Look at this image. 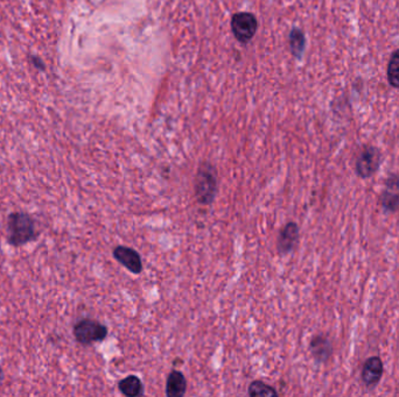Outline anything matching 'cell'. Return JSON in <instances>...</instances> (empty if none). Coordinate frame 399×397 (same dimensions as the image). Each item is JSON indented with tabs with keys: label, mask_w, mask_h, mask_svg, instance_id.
Instances as JSON below:
<instances>
[{
	"label": "cell",
	"mask_w": 399,
	"mask_h": 397,
	"mask_svg": "<svg viewBox=\"0 0 399 397\" xmlns=\"http://www.w3.org/2000/svg\"><path fill=\"white\" fill-rule=\"evenodd\" d=\"M195 197L202 205H209L214 202L218 195V173L214 166L209 162H202L195 176Z\"/></svg>",
	"instance_id": "obj_2"
},
{
	"label": "cell",
	"mask_w": 399,
	"mask_h": 397,
	"mask_svg": "<svg viewBox=\"0 0 399 397\" xmlns=\"http://www.w3.org/2000/svg\"><path fill=\"white\" fill-rule=\"evenodd\" d=\"M7 241L14 248L24 246L37 237L35 221L26 212H13L7 219Z\"/></svg>",
	"instance_id": "obj_1"
},
{
	"label": "cell",
	"mask_w": 399,
	"mask_h": 397,
	"mask_svg": "<svg viewBox=\"0 0 399 397\" xmlns=\"http://www.w3.org/2000/svg\"><path fill=\"white\" fill-rule=\"evenodd\" d=\"M118 388L121 394L128 397H139L144 395V384L141 382L139 377L136 375H129V377L121 379L118 382Z\"/></svg>",
	"instance_id": "obj_12"
},
{
	"label": "cell",
	"mask_w": 399,
	"mask_h": 397,
	"mask_svg": "<svg viewBox=\"0 0 399 397\" xmlns=\"http://www.w3.org/2000/svg\"><path fill=\"white\" fill-rule=\"evenodd\" d=\"M187 391V381L180 371H172L168 374L166 382V395L168 397L185 396Z\"/></svg>",
	"instance_id": "obj_11"
},
{
	"label": "cell",
	"mask_w": 399,
	"mask_h": 397,
	"mask_svg": "<svg viewBox=\"0 0 399 397\" xmlns=\"http://www.w3.org/2000/svg\"><path fill=\"white\" fill-rule=\"evenodd\" d=\"M32 62H33L34 67L37 69H40V71H44V63L41 60L40 57H32Z\"/></svg>",
	"instance_id": "obj_16"
},
{
	"label": "cell",
	"mask_w": 399,
	"mask_h": 397,
	"mask_svg": "<svg viewBox=\"0 0 399 397\" xmlns=\"http://www.w3.org/2000/svg\"><path fill=\"white\" fill-rule=\"evenodd\" d=\"M309 350L318 362H326L332 357L333 346L328 338L321 334L314 336L309 343Z\"/></svg>",
	"instance_id": "obj_10"
},
{
	"label": "cell",
	"mask_w": 399,
	"mask_h": 397,
	"mask_svg": "<svg viewBox=\"0 0 399 397\" xmlns=\"http://www.w3.org/2000/svg\"><path fill=\"white\" fill-rule=\"evenodd\" d=\"M381 205L388 212H396L399 209V174L390 173L384 181V187L379 198Z\"/></svg>",
	"instance_id": "obj_6"
},
{
	"label": "cell",
	"mask_w": 399,
	"mask_h": 397,
	"mask_svg": "<svg viewBox=\"0 0 399 397\" xmlns=\"http://www.w3.org/2000/svg\"><path fill=\"white\" fill-rule=\"evenodd\" d=\"M290 44H291V49H292L293 55L295 57H302L304 50L306 47V39L305 35L302 33L300 30H292L291 33V40H290Z\"/></svg>",
	"instance_id": "obj_15"
},
{
	"label": "cell",
	"mask_w": 399,
	"mask_h": 397,
	"mask_svg": "<svg viewBox=\"0 0 399 397\" xmlns=\"http://www.w3.org/2000/svg\"><path fill=\"white\" fill-rule=\"evenodd\" d=\"M384 374V364L379 357H370L364 361L361 379L367 387H375L382 380Z\"/></svg>",
	"instance_id": "obj_9"
},
{
	"label": "cell",
	"mask_w": 399,
	"mask_h": 397,
	"mask_svg": "<svg viewBox=\"0 0 399 397\" xmlns=\"http://www.w3.org/2000/svg\"><path fill=\"white\" fill-rule=\"evenodd\" d=\"M114 260L118 261L123 267L131 273L141 274L143 271V260L141 254L128 246H117L112 252Z\"/></svg>",
	"instance_id": "obj_7"
},
{
	"label": "cell",
	"mask_w": 399,
	"mask_h": 397,
	"mask_svg": "<svg viewBox=\"0 0 399 397\" xmlns=\"http://www.w3.org/2000/svg\"><path fill=\"white\" fill-rule=\"evenodd\" d=\"M74 337L84 346L101 343L107 337V327L95 319L83 318L75 324Z\"/></svg>",
	"instance_id": "obj_3"
},
{
	"label": "cell",
	"mask_w": 399,
	"mask_h": 397,
	"mask_svg": "<svg viewBox=\"0 0 399 397\" xmlns=\"http://www.w3.org/2000/svg\"><path fill=\"white\" fill-rule=\"evenodd\" d=\"M1 375H3V369L0 367V379H1Z\"/></svg>",
	"instance_id": "obj_17"
},
{
	"label": "cell",
	"mask_w": 399,
	"mask_h": 397,
	"mask_svg": "<svg viewBox=\"0 0 399 397\" xmlns=\"http://www.w3.org/2000/svg\"><path fill=\"white\" fill-rule=\"evenodd\" d=\"M248 394L251 397L278 396V391L264 381L255 380L249 386Z\"/></svg>",
	"instance_id": "obj_13"
},
{
	"label": "cell",
	"mask_w": 399,
	"mask_h": 397,
	"mask_svg": "<svg viewBox=\"0 0 399 397\" xmlns=\"http://www.w3.org/2000/svg\"><path fill=\"white\" fill-rule=\"evenodd\" d=\"M382 164V153L375 146L367 145L361 150L356 160L355 171L361 178H369L374 176Z\"/></svg>",
	"instance_id": "obj_4"
},
{
	"label": "cell",
	"mask_w": 399,
	"mask_h": 397,
	"mask_svg": "<svg viewBox=\"0 0 399 397\" xmlns=\"http://www.w3.org/2000/svg\"><path fill=\"white\" fill-rule=\"evenodd\" d=\"M299 241V226L294 221H290L282 226L277 239V250L280 255H286L294 250Z\"/></svg>",
	"instance_id": "obj_8"
},
{
	"label": "cell",
	"mask_w": 399,
	"mask_h": 397,
	"mask_svg": "<svg viewBox=\"0 0 399 397\" xmlns=\"http://www.w3.org/2000/svg\"><path fill=\"white\" fill-rule=\"evenodd\" d=\"M386 76H388L390 87L399 89V49L395 50L390 56Z\"/></svg>",
	"instance_id": "obj_14"
},
{
	"label": "cell",
	"mask_w": 399,
	"mask_h": 397,
	"mask_svg": "<svg viewBox=\"0 0 399 397\" xmlns=\"http://www.w3.org/2000/svg\"><path fill=\"white\" fill-rule=\"evenodd\" d=\"M257 20L252 13L239 12L235 14L232 20V32L235 35L236 40L242 44H246L256 35Z\"/></svg>",
	"instance_id": "obj_5"
}]
</instances>
